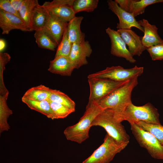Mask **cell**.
Wrapping results in <instances>:
<instances>
[{
    "instance_id": "obj_1",
    "label": "cell",
    "mask_w": 163,
    "mask_h": 163,
    "mask_svg": "<svg viewBox=\"0 0 163 163\" xmlns=\"http://www.w3.org/2000/svg\"><path fill=\"white\" fill-rule=\"evenodd\" d=\"M138 77L126 82L97 103L103 109H109L114 117L120 122L126 107L132 103L131 99L133 90L138 84Z\"/></svg>"
},
{
    "instance_id": "obj_2",
    "label": "cell",
    "mask_w": 163,
    "mask_h": 163,
    "mask_svg": "<svg viewBox=\"0 0 163 163\" xmlns=\"http://www.w3.org/2000/svg\"><path fill=\"white\" fill-rule=\"evenodd\" d=\"M103 110L97 103L88 104L78 122L66 128L64 134L69 140L81 144L89 137V131L94 119Z\"/></svg>"
},
{
    "instance_id": "obj_3",
    "label": "cell",
    "mask_w": 163,
    "mask_h": 163,
    "mask_svg": "<svg viewBox=\"0 0 163 163\" xmlns=\"http://www.w3.org/2000/svg\"><path fill=\"white\" fill-rule=\"evenodd\" d=\"M94 126L102 127L107 133L118 141L129 142V136L124 126L110 110H104L95 117L91 124V126Z\"/></svg>"
},
{
    "instance_id": "obj_4",
    "label": "cell",
    "mask_w": 163,
    "mask_h": 163,
    "mask_svg": "<svg viewBox=\"0 0 163 163\" xmlns=\"http://www.w3.org/2000/svg\"><path fill=\"white\" fill-rule=\"evenodd\" d=\"M128 143L118 141L107 133L103 143L82 163H109Z\"/></svg>"
},
{
    "instance_id": "obj_5",
    "label": "cell",
    "mask_w": 163,
    "mask_h": 163,
    "mask_svg": "<svg viewBox=\"0 0 163 163\" xmlns=\"http://www.w3.org/2000/svg\"><path fill=\"white\" fill-rule=\"evenodd\" d=\"M159 117L157 109L151 103L138 106L132 103L125 110L123 120L129 123L141 121L148 123L161 124Z\"/></svg>"
},
{
    "instance_id": "obj_6",
    "label": "cell",
    "mask_w": 163,
    "mask_h": 163,
    "mask_svg": "<svg viewBox=\"0 0 163 163\" xmlns=\"http://www.w3.org/2000/svg\"><path fill=\"white\" fill-rule=\"evenodd\" d=\"M129 123L132 133L140 145L145 148L152 158L163 160V146L158 140L135 123Z\"/></svg>"
},
{
    "instance_id": "obj_7",
    "label": "cell",
    "mask_w": 163,
    "mask_h": 163,
    "mask_svg": "<svg viewBox=\"0 0 163 163\" xmlns=\"http://www.w3.org/2000/svg\"><path fill=\"white\" fill-rule=\"evenodd\" d=\"M143 70V67L136 66L129 69H125L120 66H112L89 74L88 78H104L118 82H125L135 77L140 76Z\"/></svg>"
},
{
    "instance_id": "obj_8",
    "label": "cell",
    "mask_w": 163,
    "mask_h": 163,
    "mask_svg": "<svg viewBox=\"0 0 163 163\" xmlns=\"http://www.w3.org/2000/svg\"><path fill=\"white\" fill-rule=\"evenodd\" d=\"M88 78L90 90L88 104L97 103L128 81L118 82L104 78Z\"/></svg>"
},
{
    "instance_id": "obj_9",
    "label": "cell",
    "mask_w": 163,
    "mask_h": 163,
    "mask_svg": "<svg viewBox=\"0 0 163 163\" xmlns=\"http://www.w3.org/2000/svg\"><path fill=\"white\" fill-rule=\"evenodd\" d=\"M74 0H54L45 2L42 6L50 15L65 23L75 16L72 5Z\"/></svg>"
},
{
    "instance_id": "obj_10",
    "label": "cell",
    "mask_w": 163,
    "mask_h": 163,
    "mask_svg": "<svg viewBox=\"0 0 163 163\" xmlns=\"http://www.w3.org/2000/svg\"><path fill=\"white\" fill-rule=\"evenodd\" d=\"M106 33L109 36L111 43V54L115 56L125 58L130 63L136 62L128 49L121 36L117 30L109 27L105 30Z\"/></svg>"
},
{
    "instance_id": "obj_11",
    "label": "cell",
    "mask_w": 163,
    "mask_h": 163,
    "mask_svg": "<svg viewBox=\"0 0 163 163\" xmlns=\"http://www.w3.org/2000/svg\"><path fill=\"white\" fill-rule=\"evenodd\" d=\"M108 8L118 17L119 23H117V28L119 29H131L135 27L143 32V28L137 21L134 16L121 8L115 1L109 0L107 1Z\"/></svg>"
},
{
    "instance_id": "obj_12",
    "label": "cell",
    "mask_w": 163,
    "mask_h": 163,
    "mask_svg": "<svg viewBox=\"0 0 163 163\" xmlns=\"http://www.w3.org/2000/svg\"><path fill=\"white\" fill-rule=\"evenodd\" d=\"M92 49L89 42L84 40L72 43L69 58L74 64L75 69L87 65V58L91 56Z\"/></svg>"
},
{
    "instance_id": "obj_13",
    "label": "cell",
    "mask_w": 163,
    "mask_h": 163,
    "mask_svg": "<svg viewBox=\"0 0 163 163\" xmlns=\"http://www.w3.org/2000/svg\"><path fill=\"white\" fill-rule=\"evenodd\" d=\"M0 27L3 34H8L13 30L30 31L23 20L15 15L0 10Z\"/></svg>"
},
{
    "instance_id": "obj_14",
    "label": "cell",
    "mask_w": 163,
    "mask_h": 163,
    "mask_svg": "<svg viewBox=\"0 0 163 163\" xmlns=\"http://www.w3.org/2000/svg\"><path fill=\"white\" fill-rule=\"evenodd\" d=\"M117 31L127 45L128 49L133 56H140L146 49L142 43L141 37L131 29H119Z\"/></svg>"
},
{
    "instance_id": "obj_15",
    "label": "cell",
    "mask_w": 163,
    "mask_h": 163,
    "mask_svg": "<svg viewBox=\"0 0 163 163\" xmlns=\"http://www.w3.org/2000/svg\"><path fill=\"white\" fill-rule=\"evenodd\" d=\"M123 9L135 17L143 14L146 8L154 4L163 2V0H115Z\"/></svg>"
},
{
    "instance_id": "obj_16",
    "label": "cell",
    "mask_w": 163,
    "mask_h": 163,
    "mask_svg": "<svg viewBox=\"0 0 163 163\" xmlns=\"http://www.w3.org/2000/svg\"><path fill=\"white\" fill-rule=\"evenodd\" d=\"M144 29V35L141 37L142 43L146 49L163 43V40L158 34V28L155 25L151 24L148 21L143 19L138 21Z\"/></svg>"
},
{
    "instance_id": "obj_17",
    "label": "cell",
    "mask_w": 163,
    "mask_h": 163,
    "mask_svg": "<svg viewBox=\"0 0 163 163\" xmlns=\"http://www.w3.org/2000/svg\"><path fill=\"white\" fill-rule=\"evenodd\" d=\"M75 69V66L69 57L59 56L50 61L48 70L53 73L70 76Z\"/></svg>"
},
{
    "instance_id": "obj_18",
    "label": "cell",
    "mask_w": 163,
    "mask_h": 163,
    "mask_svg": "<svg viewBox=\"0 0 163 163\" xmlns=\"http://www.w3.org/2000/svg\"><path fill=\"white\" fill-rule=\"evenodd\" d=\"M68 24V23L63 22L50 14L48 21L43 29L50 36L58 46Z\"/></svg>"
},
{
    "instance_id": "obj_19",
    "label": "cell",
    "mask_w": 163,
    "mask_h": 163,
    "mask_svg": "<svg viewBox=\"0 0 163 163\" xmlns=\"http://www.w3.org/2000/svg\"><path fill=\"white\" fill-rule=\"evenodd\" d=\"M50 16L47 10L42 5L39 4L35 7L34 9L32 17V30L37 31L43 29Z\"/></svg>"
},
{
    "instance_id": "obj_20",
    "label": "cell",
    "mask_w": 163,
    "mask_h": 163,
    "mask_svg": "<svg viewBox=\"0 0 163 163\" xmlns=\"http://www.w3.org/2000/svg\"><path fill=\"white\" fill-rule=\"evenodd\" d=\"M84 18L75 16L68 23L67 30L69 40L72 43L82 41L85 40V34L80 29Z\"/></svg>"
},
{
    "instance_id": "obj_21",
    "label": "cell",
    "mask_w": 163,
    "mask_h": 163,
    "mask_svg": "<svg viewBox=\"0 0 163 163\" xmlns=\"http://www.w3.org/2000/svg\"><path fill=\"white\" fill-rule=\"evenodd\" d=\"M22 101L30 109L38 111L52 120L56 119L50 107L49 100L35 101L22 97Z\"/></svg>"
},
{
    "instance_id": "obj_22",
    "label": "cell",
    "mask_w": 163,
    "mask_h": 163,
    "mask_svg": "<svg viewBox=\"0 0 163 163\" xmlns=\"http://www.w3.org/2000/svg\"><path fill=\"white\" fill-rule=\"evenodd\" d=\"M39 5L37 0H25L19 12L30 31H32V17L34 8Z\"/></svg>"
},
{
    "instance_id": "obj_23",
    "label": "cell",
    "mask_w": 163,
    "mask_h": 163,
    "mask_svg": "<svg viewBox=\"0 0 163 163\" xmlns=\"http://www.w3.org/2000/svg\"><path fill=\"white\" fill-rule=\"evenodd\" d=\"M50 89L49 88L41 85L29 89L22 97L35 101L49 100Z\"/></svg>"
},
{
    "instance_id": "obj_24",
    "label": "cell",
    "mask_w": 163,
    "mask_h": 163,
    "mask_svg": "<svg viewBox=\"0 0 163 163\" xmlns=\"http://www.w3.org/2000/svg\"><path fill=\"white\" fill-rule=\"evenodd\" d=\"M8 95H0V133L8 131L10 126L8 123V119L12 114V111L7 103Z\"/></svg>"
},
{
    "instance_id": "obj_25",
    "label": "cell",
    "mask_w": 163,
    "mask_h": 163,
    "mask_svg": "<svg viewBox=\"0 0 163 163\" xmlns=\"http://www.w3.org/2000/svg\"><path fill=\"white\" fill-rule=\"evenodd\" d=\"M35 41L40 48L54 51L58 46L50 36L43 29L35 31Z\"/></svg>"
},
{
    "instance_id": "obj_26",
    "label": "cell",
    "mask_w": 163,
    "mask_h": 163,
    "mask_svg": "<svg viewBox=\"0 0 163 163\" xmlns=\"http://www.w3.org/2000/svg\"><path fill=\"white\" fill-rule=\"evenodd\" d=\"M50 101L62 104L75 111V102L64 93L55 89H50Z\"/></svg>"
},
{
    "instance_id": "obj_27",
    "label": "cell",
    "mask_w": 163,
    "mask_h": 163,
    "mask_svg": "<svg viewBox=\"0 0 163 163\" xmlns=\"http://www.w3.org/2000/svg\"><path fill=\"white\" fill-rule=\"evenodd\" d=\"M143 130L153 135L162 145L163 144V126L139 121L134 122Z\"/></svg>"
},
{
    "instance_id": "obj_28",
    "label": "cell",
    "mask_w": 163,
    "mask_h": 163,
    "mask_svg": "<svg viewBox=\"0 0 163 163\" xmlns=\"http://www.w3.org/2000/svg\"><path fill=\"white\" fill-rule=\"evenodd\" d=\"M98 0H74L72 7L75 14L82 11L91 12L97 8Z\"/></svg>"
},
{
    "instance_id": "obj_29",
    "label": "cell",
    "mask_w": 163,
    "mask_h": 163,
    "mask_svg": "<svg viewBox=\"0 0 163 163\" xmlns=\"http://www.w3.org/2000/svg\"><path fill=\"white\" fill-rule=\"evenodd\" d=\"M72 44L69 38L67 26L64 30L61 41L58 46L55 57L59 56L69 57Z\"/></svg>"
},
{
    "instance_id": "obj_30",
    "label": "cell",
    "mask_w": 163,
    "mask_h": 163,
    "mask_svg": "<svg viewBox=\"0 0 163 163\" xmlns=\"http://www.w3.org/2000/svg\"><path fill=\"white\" fill-rule=\"evenodd\" d=\"M50 107L56 119L64 118L75 111L59 103L49 100Z\"/></svg>"
},
{
    "instance_id": "obj_31",
    "label": "cell",
    "mask_w": 163,
    "mask_h": 163,
    "mask_svg": "<svg viewBox=\"0 0 163 163\" xmlns=\"http://www.w3.org/2000/svg\"><path fill=\"white\" fill-rule=\"evenodd\" d=\"M146 50L152 60H163V43L151 46Z\"/></svg>"
},
{
    "instance_id": "obj_32",
    "label": "cell",
    "mask_w": 163,
    "mask_h": 163,
    "mask_svg": "<svg viewBox=\"0 0 163 163\" xmlns=\"http://www.w3.org/2000/svg\"><path fill=\"white\" fill-rule=\"evenodd\" d=\"M0 10L21 18L19 12L16 11L13 7L10 0H0Z\"/></svg>"
},
{
    "instance_id": "obj_33",
    "label": "cell",
    "mask_w": 163,
    "mask_h": 163,
    "mask_svg": "<svg viewBox=\"0 0 163 163\" xmlns=\"http://www.w3.org/2000/svg\"><path fill=\"white\" fill-rule=\"evenodd\" d=\"M24 1L25 0H10L11 4L13 7L18 12L24 3Z\"/></svg>"
},
{
    "instance_id": "obj_34",
    "label": "cell",
    "mask_w": 163,
    "mask_h": 163,
    "mask_svg": "<svg viewBox=\"0 0 163 163\" xmlns=\"http://www.w3.org/2000/svg\"><path fill=\"white\" fill-rule=\"evenodd\" d=\"M6 46V43L5 40L2 39H0V53L5 49Z\"/></svg>"
},
{
    "instance_id": "obj_35",
    "label": "cell",
    "mask_w": 163,
    "mask_h": 163,
    "mask_svg": "<svg viewBox=\"0 0 163 163\" xmlns=\"http://www.w3.org/2000/svg\"><path fill=\"white\" fill-rule=\"evenodd\" d=\"M162 145L163 146V144H162Z\"/></svg>"
}]
</instances>
